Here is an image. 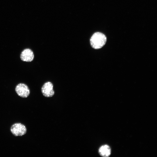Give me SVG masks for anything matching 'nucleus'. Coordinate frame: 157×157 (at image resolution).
Wrapping results in <instances>:
<instances>
[{
  "label": "nucleus",
  "instance_id": "nucleus-5",
  "mask_svg": "<svg viewBox=\"0 0 157 157\" xmlns=\"http://www.w3.org/2000/svg\"><path fill=\"white\" fill-rule=\"evenodd\" d=\"M20 58L24 61L30 62L34 58V55L33 51L30 49H26L21 52Z\"/></svg>",
  "mask_w": 157,
  "mask_h": 157
},
{
  "label": "nucleus",
  "instance_id": "nucleus-4",
  "mask_svg": "<svg viewBox=\"0 0 157 157\" xmlns=\"http://www.w3.org/2000/svg\"><path fill=\"white\" fill-rule=\"evenodd\" d=\"M53 87V85L51 82H47L45 83L41 88L42 92L43 95L46 97L53 96L54 94Z\"/></svg>",
  "mask_w": 157,
  "mask_h": 157
},
{
  "label": "nucleus",
  "instance_id": "nucleus-2",
  "mask_svg": "<svg viewBox=\"0 0 157 157\" xmlns=\"http://www.w3.org/2000/svg\"><path fill=\"white\" fill-rule=\"evenodd\" d=\"M10 131L15 136H22L26 133V126L20 123H16L13 124L10 128Z\"/></svg>",
  "mask_w": 157,
  "mask_h": 157
},
{
  "label": "nucleus",
  "instance_id": "nucleus-1",
  "mask_svg": "<svg viewBox=\"0 0 157 157\" xmlns=\"http://www.w3.org/2000/svg\"><path fill=\"white\" fill-rule=\"evenodd\" d=\"M105 35L100 32H96L92 35L90 40L91 47L95 49L101 48L105 44L106 42Z\"/></svg>",
  "mask_w": 157,
  "mask_h": 157
},
{
  "label": "nucleus",
  "instance_id": "nucleus-3",
  "mask_svg": "<svg viewBox=\"0 0 157 157\" xmlns=\"http://www.w3.org/2000/svg\"><path fill=\"white\" fill-rule=\"evenodd\" d=\"M15 90L17 94L22 98H26L29 95L30 91L27 85L23 83H20L16 87Z\"/></svg>",
  "mask_w": 157,
  "mask_h": 157
},
{
  "label": "nucleus",
  "instance_id": "nucleus-6",
  "mask_svg": "<svg viewBox=\"0 0 157 157\" xmlns=\"http://www.w3.org/2000/svg\"><path fill=\"white\" fill-rule=\"evenodd\" d=\"M99 153L101 156L103 157H108L111 154V148L108 145H103L99 148Z\"/></svg>",
  "mask_w": 157,
  "mask_h": 157
}]
</instances>
